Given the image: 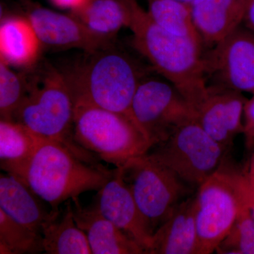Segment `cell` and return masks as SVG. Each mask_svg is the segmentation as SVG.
I'll return each mask as SVG.
<instances>
[{
  "instance_id": "1",
  "label": "cell",
  "mask_w": 254,
  "mask_h": 254,
  "mask_svg": "<svg viewBox=\"0 0 254 254\" xmlns=\"http://www.w3.org/2000/svg\"><path fill=\"white\" fill-rule=\"evenodd\" d=\"M128 28L135 49L162 78L176 87L194 112L208 88L201 42L165 31L136 0H131Z\"/></svg>"
},
{
  "instance_id": "2",
  "label": "cell",
  "mask_w": 254,
  "mask_h": 254,
  "mask_svg": "<svg viewBox=\"0 0 254 254\" xmlns=\"http://www.w3.org/2000/svg\"><path fill=\"white\" fill-rule=\"evenodd\" d=\"M95 155L78 153L60 142L40 138L28 163L18 174L40 198L58 212L64 202L83 192L99 190L115 170L98 163Z\"/></svg>"
},
{
  "instance_id": "3",
  "label": "cell",
  "mask_w": 254,
  "mask_h": 254,
  "mask_svg": "<svg viewBox=\"0 0 254 254\" xmlns=\"http://www.w3.org/2000/svg\"><path fill=\"white\" fill-rule=\"evenodd\" d=\"M88 55V59L66 74L74 104L122 114L136 123L132 103L140 83L147 76L145 70L130 55L113 46Z\"/></svg>"
},
{
  "instance_id": "4",
  "label": "cell",
  "mask_w": 254,
  "mask_h": 254,
  "mask_svg": "<svg viewBox=\"0 0 254 254\" xmlns=\"http://www.w3.org/2000/svg\"><path fill=\"white\" fill-rule=\"evenodd\" d=\"M74 100L66 73L48 68L40 81L29 84L13 120L43 139L60 142L78 153L91 152L73 137Z\"/></svg>"
},
{
  "instance_id": "5",
  "label": "cell",
  "mask_w": 254,
  "mask_h": 254,
  "mask_svg": "<svg viewBox=\"0 0 254 254\" xmlns=\"http://www.w3.org/2000/svg\"><path fill=\"white\" fill-rule=\"evenodd\" d=\"M74 105L75 141L100 160L120 168L151 148L138 125L126 115L89 105Z\"/></svg>"
},
{
  "instance_id": "6",
  "label": "cell",
  "mask_w": 254,
  "mask_h": 254,
  "mask_svg": "<svg viewBox=\"0 0 254 254\" xmlns=\"http://www.w3.org/2000/svg\"><path fill=\"white\" fill-rule=\"evenodd\" d=\"M198 254H210L227 237L247 203L243 172L225 160L195 193Z\"/></svg>"
},
{
  "instance_id": "7",
  "label": "cell",
  "mask_w": 254,
  "mask_h": 254,
  "mask_svg": "<svg viewBox=\"0 0 254 254\" xmlns=\"http://www.w3.org/2000/svg\"><path fill=\"white\" fill-rule=\"evenodd\" d=\"M228 152L193 118L147 153L197 190L221 167Z\"/></svg>"
},
{
  "instance_id": "8",
  "label": "cell",
  "mask_w": 254,
  "mask_h": 254,
  "mask_svg": "<svg viewBox=\"0 0 254 254\" xmlns=\"http://www.w3.org/2000/svg\"><path fill=\"white\" fill-rule=\"evenodd\" d=\"M142 213L155 231L196 190L148 153L120 167Z\"/></svg>"
},
{
  "instance_id": "9",
  "label": "cell",
  "mask_w": 254,
  "mask_h": 254,
  "mask_svg": "<svg viewBox=\"0 0 254 254\" xmlns=\"http://www.w3.org/2000/svg\"><path fill=\"white\" fill-rule=\"evenodd\" d=\"M131 111L151 148L194 118V112L176 87L164 78L148 76L137 88Z\"/></svg>"
},
{
  "instance_id": "10",
  "label": "cell",
  "mask_w": 254,
  "mask_h": 254,
  "mask_svg": "<svg viewBox=\"0 0 254 254\" xmlns=\"http://www.w3.org/2000/svg\"><path fill=\"white\" fill-rule=\"evenodd\" d=\"M205 78L212 84L254 94V33L241 25L204 55Z\"/></svg>"
},
{
  "instance_id": "11",
  "label": "cell",
  "mask_w": 254,
  "mask_h": 254,
  "mask_svg": "<svg viewBox=\"0 0 254 254\" xmlns=\"http://www.w3.org/2000/svg\"><path fill=\"white\" fill-rule=\"evenodd\" d=\"M247 100L242 92L210 85L195 110V120L209 136L229 150L235 137L243 133L242 118Z\"/></svg>"
},
{
  "instance_id": "12",
  "label": "cell",
  "mask_w": 254,
  "mask_h": 254,
  "mask_svg": "<svg viewBox=\"0 0 254 254\" xmlns=\"http://www.w3.org/2000/svg\"><path fill=\"white\" fill-rule=\"evenodd\" d=\"M93 204L100 213L136 242L148 254L154 231L137 204L121 168L102 187Z\"/></svg>"
},
{
  "instance_id": "13",
  "label": "cell",
  "mask_w": 254,
  "mask_h": 254,
  "mask_svg": "<svg viewBox=\"0 0 254 254\" xmlns=\"http://www.w3.org/2000/svg\"><path fill=\"white\" fill-rule=\"evenodd\" d=\"M42 46L58 50L80 49L87 53L110 48L113 40L95 35L73 15L35 6L27 16Z\"/></svg>"
},
{
  "instance_id": "14",
  "label": "cell",
  "mask_w": 254,
  "mask_h": 254,
  "mask_svg": "<svg viewBox=\"0 0 254 254\" xmlns=\"http://www.w3.org/2000/svg\"><path fill=\"white\" fill-rule=\"evenodd\" d=\"M252 0H194L193 24L203 46L212 48L243 24Z\"/></svg>"
},
{
  "instance_id": "15",
  "label": "cell",
  "mask_w": 254,
  "mask_h": 254,
  "mask_svg": "<svg viewBox=\"0 0 254 254\" xmlns=\"http://www.w3.org/2000/svg\"><path fill=\"white\" fill-rule=\"evenodd\" d=\"M71 200L75 222L86 235L92 254H145L141 246L103 216L93 203L83 207L78 197Z\"/></svg>"
},
{
  "instance_id": "16",
  "label": "cell",
  "mask_w": 254,
  "mask_h": 254,
  "mask_svg": "<svg viewBox=\"0 0 254 254\" xmlns=\"http://www.w3.org/2000/svg\"><path fill=\"white\" fill-rule=\"evenodd\" d=\"M195 193L182 201L155 230L148 254H198Z\"/></svg>"
},
{
  "instance_id": "17",
  "label": "cell",
  "mask_w": 254,
  "mask_h": 254,
  "mask_svg": "<svg viewBox=\"0 0 254 254\" xmlns=\"http://www.w3.org/2000/svg\"><path fill=\"white\" fill-rule=\"evenodd\" d=\"M43 201L22 180L8 173L0 175V209L41 235L43 225L52 215Z\"/></svg>"
},
{
  "instance_id": "18",
  "label": "cell",
  "mask_w": 254,
  "mask_h": 254,
  "mask_svg": "<svg viewBox=\"0 0 254 254\" xmlns=\"http://www.w3.org/2000/svg\"><path fill=\"white\" fill-rule=\"evenodd\" d=\"M43 48L27 17L5 18L0 26V60L11 66L30 67Z\"/></svg>"
},
{
  "instance_id": "19",
  "label": "cell",
  "mask_w": 254,
  "mask_h": 254,
  "mask_svg": "<svg viewBox=\"0 0 254 254\" xmlns=\"http://www.w3.org/2000/svg\"><path fill=\"white\" fill-rule=\"evenodd\" d=\"M51 213V216L42 229L45 253L92 254L86 235L75 222L71 200L66 201L64 208Z\"/></svg>"
},
{
  "instance_id": "20",
  "label": "cell",
  "mask_w": 254,
  "mask_h": 254,
  "mask_svg": "<svg viewBox=\"0 0 254 254\" xmlns=\"http://www.w3.org/2000/svg\"><path fill=\"white\" fill-rule=\"evenodd\" d=\"M71 15L96 36L113 40L131 21V0H88Z\"/></svg>"
},
{
  "instance_id": "21",
  "label": "cell",
  "mask_w": 254,
  "mask_h": 254,
  "mask_svg": "<svg viewBox=\"0 0 254 254\" xmlns=\"http://www.w3.org/2000/svg\"><path fill=\"white\" fill-rule=\"evenodd\" d=\"M40 138L14 120H1V168L10 175L18 176L33 155Z\"/></svg>"
},
{
  "instance_id": "22",
  "label": "cell",
  "mask_w": 254,
  "mask_h": 254,
  "mask_svg": "<svg viewBox=\"0 0 254 254\" xmlns=\"http://www.w3.org/2000/svg\"><path fill=\"white\" fill-rule=\"evenodd\" d=\"M147 12L155 23L169 33L200 41L190 4L177 0H148Z\"/></svg>"
},
{
  "instance_id": "23",
  "label": "cell",
  "mask_w": 254,
  "mask_h": 254,
  "mask_svg": "<svg viewBox=\"0 0 254 254\" xmlns=\"http://www.w3.org/2000/svg\"><path fill=\"white\" fill-rule=\"evenodd\" d=\"M44 252L42 235L9 218L0 209V254Z\"/></svg>"
},
{
  "instance_id": "24",
  "label": "cell",
  "mask_w": 254,
  "mask_h": 254,
  "mask_svg": "<svg viewBox=\"0 0 254 254\" xmlns=\"http://www.w3.org/2000/svg\"><path fill=\"white\" fill-rule=\"evenodd\" d=\"M28 84L20 73L0 60V116L1 120H12L14 113L28 91Z\"/></svg>"
},
{
  "instance_id": "25",
  "label": "cell",
  "mask_w": 254,
  "mask_h": 254,
  "mask_svg": "<svg viewBox=\"0 0 254 254\" xmlns=\"http://www.w3.org/2000/svg\"><path fill=\"white\" fill-rule=\"evenodd\" d=\"M215 252L220 254H254V218L248 205L242 209L228 235Z\"/></svg>"
},
{
  "instance_id": "26",
  "label": "cell",
  "mask_w": 254,
  "mask_h": 254,
  "mask_svg": "<svg viewBox=\"0 0 254 254\" xmlns=\"http://www.w3.org/2000/svg\"><path fill=\"white\" fill-rule=\"evenodd\" d=\"M244 130L245 145L247 149L254 148V94L251 99L247 100L244 113Z\"/></svg>"
},
{
  "instance_id": "27",
  "label": "cell",
  "mask_w": 254,
  "mask_h": 254,
  "mask_svg": "<svg viewBox=\"0 0 254 254\" xmlns=\"http://www.w3.org/2000/svg\"><path fill=\"white\" fill-rule=\"evenodd\" d=\"M52 1L60 7L69 9L73 11L81 7L88 0H52Z\"/></svg>"
},
{
  "instance_id": "28",
  "label": "cell",
  "mask_w": 254,
  "mask_h": 254,
  "mask_svg": "<svg viewBox=\"0 0 254 254\" xmlns=\"http://www.w3.org/2000/svg\"><path fill=\"white\" fill-rule=\"evenodd\" d=\"M244 176L245 177L247 185L250 190H254V152L251 158L247 168L244 170Z\"/></svg>"
},
{
  "instance_id": "29",
  "label": "cell",
  "mask_w": 254,
  "mask_h": 254,
  "mask_svg": "<svg viewBox=\"0 0 254 254\" xmlns=\"http://www.w3.org/2000/svg\"><path fill=\"white\" fill-rule=\"evenodd\" d=\"M243 24L254 33V0H252L247 14H246Z\"/></svg>"
},
{
  "instance_id": "30",
  "label": "cell",
  "mask_w": 254,
  "mask_h": 254,
  "mask_svg": "<svg viewBox=\"0 0 254 254\" xmlns=\"http://www.w3.org/2000/svg\"><path fill=\"white\" fill-rule=\"evenodd\" d=\"M247 203L248 205L249 208H250L251 213H252V216L254 218V200L252 198H249L247 196Z\"/></svg>"
},
{
  "instance_id": "31",
  "label": "cell",
  "mask_w": 254,
  "mask_h": 254,
  "mask_svg": "<svg viewBox=\"0 0 254 254\" xmlns=\"http://www.w3.org/2000/svg\"><path fill=\"white\" fill-rule=\"evenodd\" d=\"M247 182V181H246ZM247 196L249 197V198H252V199L254 200V190H250V188H249L248 185H247Z\"/></svg>"
},
{
  "instance_id": "32",
  "label": "cell",
  "mask_w": 254,
  "mask_h": 254,
  "mask_svg": "<svg viewBox=\"0 0 254 254\" xmlns=\"http://www.w3.org/2000/svg\"><path fill=\"white\" fill-rule=\"evenodd\" d=\"M177 1H182V2L187 3V4H190L194 0H177Z\"/></svg>"
}]
</instances>
